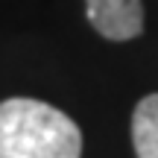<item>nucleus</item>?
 Here are the masks:
<instances>
[{
  "label": "nucleus",
  "instance_id": "2",
  "mask_svg": "<svg viewBox=\"0 0 158 158\" xmlns=\"http://www.w3.org/2000/svg\"><path fill=\"white\" fill-rule=\"evenodd\" d=\"M88 23L108 41H132L143 32L141 0H85Z\"/></svg>",
  "mask_w": 158,
  "mask_h": 158
},
{
  "label": "nucleus",
  "instance_id": "1",
  "mask_svg": "<svg viewBox=\"0 0 158 158\" xmlns=\"http://www.w3.org/2000/svg\"><path fill=\"white\" fill-rule=\"evenodd\" d=\"M82 132L62 108L32 97L0 102V158H79Z\"/></svg>",
  "mask_w": 158,
  "mask_h": 158
},
{
  "label": "nucleus",
  "instance_id": "3",
  "mask_svg": "<svg viewBox=\"0 0 158 158\" xmlns=\"http://www.w3.org/2000/svg\"><path fill=\"white\" fill-rule=\"evenodd\" d=\"M132 147L138 158H158V94H147L132 111Z\"/></svg>",
  "mask_w": 158,
  "mask_h": 158
}]
</instances>
